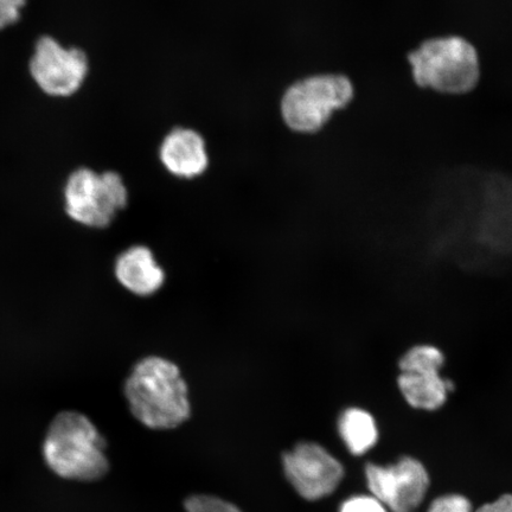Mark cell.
Listing matches in <instances>:
<instances>
[{
    "mask_svg": "<svg viewBox=\"0 0 512 512\" xmlns=\"http://www.w3.org/2000/svg\"><path fill=\"white\" fill-rule=\"evenodd\" d=\"M87 55L78 48H64L55 38L42 36L35 44L29 69L43 93L67 98L79 91L88 74Z\"/></svg>",
    "mask_w": 512,
    "mask_h": 512,
    "instance_id": "8992f818",
    "label": "cell"
},
{
    "mask_svg": "<svg viewBox=\"0 0 512 512\" xmlns=\"http://www.w3.org/2000/svg\"><path fill=\"white\" fill-rule=\"evenodd\" d=\"M339 512H388L373 495H356L344 501Z\"/></svg>",
    "mask_w": 512,
    "mask_h": 512,
    "instance_id": "9a60e30c",
    "label": "cell"
},
{
    "mask_svg": "<svg viewBox=\"0 0 512 512\" xmlns=\"http://www.w3.org/2000/svg\"><path fill=\"white\" fill-rule=\"evenodd\" d=\"M160 159L171 175L184 179L201 176L209 164L204 139L188 128L169 133L160 147Z\"/></svg>",
    "mask_w": 512,
    "mask_h": 512,
    "instance_id": "8fae6325",
    "label": "cell"
},
{
    "mask_svg": "<svg viewBox=\"0 0 512 512\" xmlns=\"http://www.w3.org/2000/svg\"><path fill=\"white\" fill-rule=\"evenodd\" d=\"M106 440L85 414L64 411L48 428L43 454L57 476L80 482H94L110 469Z\"/></svg>",
    "mask_w": 512,
    "mask_h": 512,
    "instance_id": "7a4b0ae2",
    "label": "cell"
},
{
    "mask_svg": "<svg viewBox=\"0 0 512 512\" xmlns=\"http://www.w3.org/2000/svg\"><path fill=\"white\" fill-rule=\"evenodd\" d=\"M409 62L419 86L441 93L469 92L479 79L477 51L460 37L427 41L409 55Z\"/></svg>",
    "mask_w": 512,
    "mask_h": 512,
    "instance_id": "3957f363",
    "label": "cell"
},
{
    "mask_svg": "<svg viewBox=\"0 0 512 512\" xmlns=\"http://www.w3.org/2000/svg\"><path fill=\"white\" fill-rule=\"evenodd\" d=\"M366 478L371 495L393 512H413L430 488L425 466L412 457H402L389 466L369 463Z\"/></svg>",
    "mask_w": 512,
    "mask_h": 512,
    "instance_id": "52a82bcc",
    "label": "cell"
},
{
    "mask_svg": "<svg viewBox=\"0 0 512 512\" xmlns=\"http://www.w3.org/2000/svg\"><path fill=\"white\" fill-rule=\"evenodd\" d=\"M187 512H241L234 504L214 496H191L184 503Z\"/></svg>",
    "mask_w": 512,
    "mask_h": 512,
    "instance_id": "4fadbf2b",
    "label": "cell"
},
{
    "mask_svg": "<svg viewBox=\"0 0 512 512\" xmlns=\"http://www.w3.org/2000/svg\"><path fill=\"white\" fill-rule=\"evenodd\" d=\"M435 367H414L398 371L395 387L406 405L415 411L433 413L444 408L457 384Z\"/></svg>",
    "mask_w": 512,
    "mask_h": 512,
    "instance_id": "9c48e42d",
    "label": "cell"
},
{
    "mask_svg": "<svg viewBox=\"0 0 512 512\" xmlns=\"http://www.w3.org/2000/svg\"><path fill=\"white\" fill-rule=\"evenodd\" d=\"M427 512H473V509L469 499L453 494L435 498Z\"/></svg>",
    "mask_w": 512,
    "mask_h": 512,
    "instance_id": "5bb4252c",
    "label": "cell"
},
{
    "mask_svg": "<svg viewBox=\"0 0 512 512\" xmlns=\"http://www.w3.org/2000/svg\"><path fill=\"white\" fill-rule=\"evenodd\" d=\"M64 204L69 219L88 228L105 229L127 207L128 191L117 172L96 174L81 168L68 178Z\"/></svg>",
    "mask_w": 512,
    "mask_h": 512,
    "instance_id": "277c9868",
    "label": "cell"
},
{
    "mask_svg": "<svg viewBox=\"0 0 512 512\" xmlns=\"http://www.w3.org/2000/svg\"><path fill=\"white\" fill-rule=\"evenodd\" d=\"M114 277L121 287L137 297H151L165 284L166 273L155 253L145 245H133L114 260Z\"/></svg>",
    "mask_w": 512,
    "mask_h": 512,
    "instance_id": "30bf717a",
    "label": "cell"
},
{
    "mask_svg": "<svg viewBox=\"0 0 512 512\" xmlns=\"http://www.w3.org/2000/svg\"><path fill=\"white\" fill-rule=\"evenodd\" d=\"M337 431L345 447L356 457L363 456L379 443V424L369 409L360 406L344 408L337 420Z\"/></svg>",
    "mask_w": 512,
    "mask_h": 512,
    "instance_id": "7c38bea8",
    "label": "cell"
},
{
    "mask_svg": "<svg viewBox=\"0 0 512 512\" xmlns=\"http://www.w3.org/2000/svg\"><path fill=\"white\" fill-rule=\"evenodd\" d=\"M124 395L133 418L150 430H174L190 419L188 382L169 358H140L126 377Z\"/></svg>",
    "mask_w": 512,
    "mask_h": 512,
    "instance_id": "6da1fadb",
    "label": "cell"
},
{
    "mask_svg": "<svg viewBox=\"0 0 512 512\" xmlns=\"http://www.w3.org/2000/svg\"><path fill=\"white\" fill-rule=\"evenodd\" d=\"M28 0H0V30L11 27L21 19Z\"/></svg>",
    "mask_w": 512,
    "mask_h": 512,
    "instance_id": "2e32d148",
    "label": "cell"
},
{
    "mask_svg": "<svg viewBox=\"0 0 512 512\" xmlns=\"http://www.w3.org/2000/svg\"><path fill=\"white\" fill-rule=\"evenodd\" d=\"M352 95L354 87L345 76H312L287 89L281 102V114L293 131L316 132L332 113L349 104Z\"/></svg>",
    "mask_w": 512,
    "mask_h": 512,
    "instance_id": "5b68a950",
    "label": "cell"
},
{
    "mask_svg": "<svg viewBox=\"0 0 512 512\" xmlns=\"http://www.w3.org/2000/svg\"><path fill=\"white\" fill-rule=\"evenodd\" d=\"M285 475L298 494L318 501L338 488L344 477L343 465L326 448L302 441L283 456Z\"/></svg>",
    "mask_w": 512,
    "mask_h": 512,
    "instance_id": "ba28073f",
    "label": "cell"
},
{
    "mask_svg": "<svg viewBox=\"0 0 512 512\" xmlns=\"http://www.w3.org/2000/svg\"><path fill=\"white\" fill-rule=\"evenodd\" d=\"M475 512H512V495H504L495 502L482 505Z\"/></svg>",
    "mask_w": 512,
    "mask_h": 512,
    "instance_id": "e0dca14e",
    "label": "cell"
}]
</instances>
